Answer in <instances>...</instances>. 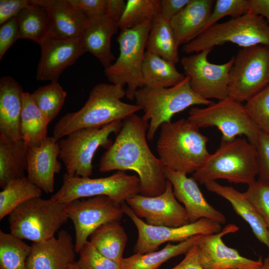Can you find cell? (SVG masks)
I'll return each mask as SVG.
<instances>
[{"label": "cell", "mask_w": 269, "mask_h": 269, "mask_svg": "<svg viewBox=\"0 0 269 269\" xmlns=\"http://www.w3.org/2000/svg\"><path fill=\"white\" fill-rule=\"evenodd\" d=\"M75 253L71 235L62 230L56 238L33 243L26 267L27 269H69L75 262Z\"/></svg>", "instance_id": "20"}, {"label": "cell", "mask_w": 269, "mask_h": 269, "mask_svg": "<svg viewBox=\"0 0 269 269\" xmlns=\"http://www.w3.org/2000/svg\"><path fill=\"white\" fill-rule=\"evenodd\" d=\"M152 22L121 30L117 38L119 56L114 63L105 68V75L112 84L127 86L126 96L130 100H134L138 89L144 87L142 66Z\"/></svg>", "instance_id": "8"}, {"label": "cell", "mask_w": 269, "mask_h": 269, "mask_svg": "<svg viewBox=\"0 0 269 269\" xmlns=\"http://www.w3.org/2000/svg\"><path fill=\"white\" fill-rule=\"evenodd\" d=\"M31 95L36 106L50 123L63 107L67 93L58 82H53L38 88Z\"/></svg>", "instance_id": "37"}, {"label": "cell", "mask_w": 269, "mask_h": 269, "mask_svg": "<svg viewBox=\"0 0 269 269\" xmlns=\"http://www.w3.org/2000/svg\"><path fill=\"white\" fill-rule=\"evenodd\" d=\"M237 226L229 224L218 233L202 235L196 245L200 263L204 269H259L262 260L245 258L238 251L225 245L223 237L239 230Z\"/></svg>", "instance_id": "17"}, {"label": "cell", "mask_w": 269, "mask_h": 269, "mask_svg": "<svg viewBox=\"0 0 269 269\" xmlns=\"http://www.w3.org/2000/svg\"><path fill=\"white\" fill-rule=\"evenodd\" d=\"M246 13L247 0H216L201 33L217 23L218 21L224 17L230 15L235 17Z\"/></svg>", "instance_id": "39"}, {"label": "cell", "mask_w": 269, "mask_h": 269, "mask_svg": "<svg viewBox=\"0 0 269 269\" xmlns=\"http://www.w3.org/2000/svg\"><path fill=\"white\" fill-rule=\"evenodd\" d=\"M80 269H122L121 264L108 259L88 241L78 253Z\"/></svg>", "instance_id": "40"}, {"label": "cell", "mask_w": 269, "mask_h": 269, "mask_svg": "<svg viewBox=\"0 0 269 269\" xmlns=\"http://www.w3.org/2000/svg\"><path fill=\"white\" fill-rule=\"evenodd\" d=\"M160 14L159 0H128L124 13L117 23L121 30L138 26Z\"/></svg>", "instance_id": "36"}, {"label": "cell", "mask_w": 269, "mask_h": 269, "mask_svg": "<svg viewBox=\"0 0 269 269\" xmlns=\"http://www.w3.org/2000/svg\"><path fill=\"white\" fill-rule=\"evenodd\" d=\"M139 177L118 171L111 176L91 178L70 176L66 173L63 176V184L51 198L67 204L81 198L106 196L122 204L140 194Z\"/></svg>", "instance_id": "10"}, {"label": "cell", "mask_w": 269, "mask_h": 269, "mask_svg": "<svg viewBox=\"0 0 269 269\" xmlns=\"http://www.w3.org/2000/svg\"><path fill=\"white\" fill-rule=\"evenodd\" d=\"M40 45L41 56L36 76L40 81L58 82L64 70L87 52L81 37H47Z\"/></svg>", "instance_id": "18"}, {"label": "cell", "mask_w": 269, "mask_h": 269, "mask_svg": "<svg viewBox=\"0 0 269 269\" xmlns=\"http://www.w3.org/2000/svg\"><path fill=\"white\" fill-rule=\"evenodd\" d=\"M31 251V246L22 239L0 231V269H27Z\"/></svg>", "instance_id": "35"}, {"label": "cell", "mask_w": 269, "mask_h": 269, "mask_svg": "<svg viewBox=\"0 0 269 269\" xmlns=\"http://www.w3.org/2000/svg\"><path fill=\"white\" fill-rule=\"evenodd\" d=\"M171 269H204L200 261L197 245L189 250L181 262Z\"/></svg>", "instance_id": "47"}, {"label": "cell", "mask_w": 269, "mask_h": 269, "mask_svg": "<svg viewBox=\"0 0 269 269\" xmlns=\"http://www.w3.org/2000/svg\"><path fill=\"white\" fill-rule=\"evenodd\" d=\"M31 3V0H0V25L16 17L20 11Z\"/></svg>", "instance_id": "45"}, {"label": "cell", "mask_w": 269, "mask_h": 269, "mask_svg": "<svg viewBox=\"0 0 269 269\" xmlns=\"http://www.w3.org/2000/svg\"><path fill=\"white\" fill-rule=\"evenodd\" d=\"M134 99L136 105L143 111V119L149 122L147 132L149 140L153 139L160 126L171 122L175 114L192 106H207L214 102L195 93L187 77L171 87L139 89L134 94Z\"/></svg>", "instance_id": "5"}, {"label": "cell", "mask_w": 269, "mask_h": 269, "mask_svg": "<svg viewBox=\"0 0 269 269\" xmlns=\"http://www.w3.org/2000/svg\"><path fill=\"white\" fill-rule=\"evenodd\" d=\"M59 153V141L53 136H47L40 145L28 148L27 177L45 193L53 192L55 175L61 169L57 159Z\"/></svg>", "instance_id": "21"}, {"label": "cell", "mask_w": 269, "mask_h": 269, "mask_svg": "<svg viewBox=\"0 0 269 269\" xmlns=\"http://www.w3.org/2000/svg\"><path fill=\"white\" fill-rule=\"evenodd\" d=\"M90 243L102 255L121 264L128 237L119 221L105 223L90 236Z\"/></svg>", "instance_id": "31"}, {"label": "cell", "mask_w": 269, "mask_h": 269, "mask_svg": "<svg viewBox=\"0 0 269 269\" xmlns=\"http://www.w3.org/2000/svg\"><path fill=\"white\" fill-rule=\"evenodd\" d=\"M144 87L168 88L176 85L185 78L175 64L146 51L142 66Z\"/></svg>", "instance_id": "29"}, {"label": "cell", "mask_w": 269, "mask_h": 269, "mask_svg": "<svg viewBox=\"0 0 269 269\" xmlns=\"http://www.w3.org/2000/svg\"><path fill=\"white\" fill-rule=\"evenodd\" d=\"M126 95L124 87L113 84L100 83L91 90L88 99L79 111L67 113L55 124L53 136L57 140L79 129L101 127L141 110L138 106L121 99Z\"/></svg>", "instance_id": "2"}, {"label": "cell", "mask_w": 269, "mask_h": 269, "mask_svg": "<svg viewBox=\"0 0 269 269\" xmlns=\"http://www.w3.org/2000/svg\"><path fill=\"white\" fill-rule=\"evenodd\" d=\"M244 107L260 132L269 134V85L246 102Z\"/></svg>", "instance_id": "38"}, {"label": "cell", "mask_w": 269, "mask_h": 269, "mask_svg": "<svg viewBox=\"0 0 269 269\" xmlns=\"http://www.w3.org/2000/svg\"><path fill=\"white\" fill-rule=\"evenodd\" d=\"M204 185L209 191L228 200L236 213L249 225L257 239L269 250V231L260 214L244 192L231 186L221 185L216 181L208 182Z\"/></svg>", "instance_id": "24"}, {"label": "cell", "mask_w": 269, "mask_h": 269, "mask_svg": "<svg viewBox=\"0 0 269 269\" xmlns=\"http://www.w3.org/2000/svg\"><path fill=\"white\" fill-rule=\"evenodd\" d=\"M258 174L256 146L246 138L236 137L222 141L192 177L200 184L225 179L249 185L256 181Z\"/></svg>", "instance_id": "4"}, {"label": "cell", "mask_w": 269, "mask_h": 269, "mask_svg": "<svg viewBox=\"0 0 269 269\" xmlns=\"http://www.w3.org/2000/svg\"><path fill=\"white\" fill-rule=\"evenodd\" d=\"M201 236H194L175 245L168 243L159 251L144 254H135L123 258L121 263L122 269H158L163 263L169 259L186 254L197 244Z\"/></svg>", "instance_id": "28"}, {"label": "cell", "mask_w": 269, "mask_h": 269, "mask_svg": "<svg viewBox=\"0 0 269 269\" xmlns=\"http://www.w3.org/2000/svg\"><path fill=\"white\" fill-rule=\"evenodd\" d=\"M179 46L170 21L157 16L152 22L146 51L176 64L179 61Z\"/></svg>", "instance_id": "30"}, {"label": "cell", "mask_w": 269, "mask_h": 269, "mask_svg": "<svg viewBox=\"0 0 269 269\" xmlns=\"http://www.w3.org/2000/svg\"><path fill=\"white\" fill-rule=\"evenodd\" d=\"M212 49L184 57L180 62L195 93L207 100L220 101L229 97V74L234 57L223 64L212 63L208 61V56Z\"/></svg>", "instance_id": "14"}, {"label": "cell", "mask_w": 269, "mask_h": 269, "mask_svg": "<svg viewBox=\"0 0 269 269\" xmlns=\"http://www.w3.org/2000/svg\"><path fill=\"white\" fill-rule=\"evenodd\" d=\"M190 0H160V15L170 21L189 2Z\"/></svg>", "instance_id": "46"}, {"label": "cell", "mask_w": 269, "mask_h": 269, "mask_svg": "<svg viewBox=\"0 0 269 269\" xmlns=\"http://www.w3.org/2000/svg\"><path fill=\"white\" fill-rule=\"evenodd\" d=\"M269 85V46L242 48L229 74V96L247 102Z\"/></svg>", "instance_id": "12"}, {"label": "cell", "mask_w": 269, "mask_h": 269, "mask_svg": "<svg viewBox=\"0 0 269 269\" xmlns=\"http://www.w3.org/2000/svg\"><path fill=\"white\" fill-rule=\"evenodd\" d=\"M259 269H269V257L265 258L263 264Z\"/></svg>", "instance_id": "50"}, {"label": "cell", "mask_w": 269, "mask_h": 269, "mask_svg": "<svg viewBox=\"0 0 269 269\" xmlns=\"http://www.w3.org/2000/svg\"><path fill=\"white\" fill-rule=\"evenodd\" d=\"M18 39H20L19 30L16 17L12 18L0 25V60Z\"/></svg>", "instance_id": "44"}, {"label": "cell", "mask_w": 269, "mask_h": 269, "mask_svg": "<svg viewBox=\"0 0 269 269\" xmlns=\"http://www.w3.org/2000/svg\"><path fill=\"white\" fill-rule=\"evenodd\" d=\"M247 13L261 16L269 24V0H247Z\"/></svg>", "instance_id": "48"}, {"label": "cell", "mask_w": 269, "mask_h": 269, "mask_svg": "<svg viewBox=\"0 0 269 269\" xmlns=\"http://www.w3.org/2000/svg\"><path fill=\"white\" fill-rule=\"evenodd\" d=\"M226 43L242 48L269 46V24L262 16L246 13L214 24L183 45L186 53H196Z\"/></svg>", "instance_id": "7"}, {"label": "cell", "mask_w": 269, "mask_h": 269, "mask_svg": "<svg viewBox=\"0 0 269 269\" xmlns=\"http://www.w3.org/2000/svg\"><path fill=\"white\" fill-rule=\"evenodd\" d=\"M47 10L49 27L47 37H82L89 20L70 0H32Z\"/></svg>", "instance_id": "22"}, {"label": "cell", "mask_w": 269, "mask_h": 269, "mask_svg": "<svg viewBox=\"0 0 269 269\" xmlns=\"http://www.w3.org/2000/svg\"><path fill=\"white\" fill-rule=\"evenodd\" d=\"M156 149L164 167L187 174L193 173L209 155L208 138L187 119L163 123Z\"/></svg>", "instance_id": "3"}, {"label": "cell", "mask_w": 269, "mask_h": 269, "mask_svg": "<svg viewBox=\"0 0 269 269\" xmlns=\"http://www.w3.org/2000/svg\"><path fill=\"white\" fill-rule=\"evenodd\" d=\"M215 2L214 0H190L170 20L179 46L188 43L201 33Z\"/></svg>", "instance_id": "25"}, {"label": "cell", "mask_w": 269, "mask_h": 269, "mask_svg": "<svg viewBox=\"0 0 269 269\" xmlns=\"http://www.w3.org/2000/svg\"><path fill=\"white\" fill-rule=\"evenodd\" d=\"M107 15L118 23L125 10L126 1L124 0H107Z\"/></svg>", "instance_id": "49"}, {"label": "cell", "mask_w": 269, "mask_h": 269, "mask_svg": "<svg viewBox=\"0 0 269 269\" xmlns=\"http://www.w3.org/2000/svg\"><path fill=\"white\" fill-rule=\"evenodd\" d=\"M119 29L118 24L107 14L89 21L82 36L87 52L94 55L105 68L115 59L111 51V39Z\"/></svg>", "instance_id": "26"}, {"label": "cell", "mask_w": 269, "mask_h": 269, "mask_svg": "<svg viewBox=\"0 0 269 269\" xmlns=\"http://www.w3.org/2000/svg\"><path fill=\"white\" fill-rule=\"evenodd\" d=\"M29 147L22 139L8 138L0 132V185L25 177Z\"/></svg>", "instance_id": "27"}, {"label": "cell", "mask_w": 269, "mask_h": 269, "mask_svg": "<svg viewBox=\"0 0 269 269\" xmlns=\"http://www.w3.org/2000/svg\"><path fill=\"white\" fill-rule=\"evenodd\" d=\"M20 38L32 40L39 45L47 38L49 27L47 10L31 0V3L16 16Z\"/></svg>", "instance_id": "33"}, {"label": "cell", "mask_w": 269, "mask_h": 269, "mask_svg": "<svg viewBox=\"0 0 269 269\" xmlns=\"http://www.w3.org/2000/svg\"><path fill=\"white\" fill-rule=\"evenodd\" d=\"M89 21L102 17L107 14V0H70Z\"/></svg>", "instance_id": "43"}, {"label": "cell", "mask_w": 269, "mask_h": 269, "mask_svg": "<svg viewBox=\"0 0 269 269\" xmlns=\"http://www.w3.org/2000/svg\"><path fill=\"white\" fill-rule=\"evenodd\" d=\"M164 173L166 179L172 185L175 197L183 205L190 223L202 218L213 220L221 225L226 222L225 215L207 202L198 182L192 177L166 167Z\"/></svg>", "instance_id": "19"}, {"label": "cell", "mask_w": 269, "mask_h": 269, "mask_svg": "<svg viewBox=\"0 0 269 269\" xmlns=\"http://www.w3.org/2000/svg\"><path fill=\"white\" fill-rule=\"evenodd\" d=\"M123 121L101 127L79 129L59 140V158L70 176L89 177L93 173L92 160L100 147L107 149L113 142L109 138L120 131Z\"/></svg>", "instance_id": "9"}, {"label": "cell", "mask_w": 269, "mask_h": 269, "mask_svg": "<svg viewBox=\"0 0 269 269\" xmlns=\"http://www.w3.org/2000/svg\"><path fill=\"white\" fill-rule=\"evenodd\" d=\"M47 122L31 93L24 92L20 121L21 138L29 147L40 145L47 137Z\"/></svg>", "instance_id": "32"}, {"label": "cell", "mask_w": 269, "mask_h": 269, "mask_svg": "<svg viewBox=\"0 0 269 269\" xmlns=\"http://www.w3.org/2000/svg\"><path fill=\"white\" fill-rule=\"evenodd\" d=\"M148 128V122L135 114L125 118L115 140L101 156L99 170L134 171L140 180V194L152 197L165 190L167 179L164 167L147 144Z\"/></svg>", "instance_id": "1"}, {"label": "cell", "mask_w": 269, "mask_h": 269, "mask_svg": "<svg viewBox=\"0 0 269 269\" xmlns=\"http://www.w3.org/2000/svg\"><path fill=\"white\" fill-rule=\"evenodd\" d=\"M69 269H80V268L79 267L77 263V262H75L74 263H73L71 266L70 267V268H69Z\"/></svg>", "instance_id": "51"}, {"label": "cell", "mask_w": 269, "mask_h": 269, "mask_svg": "<svg viewBox=\"0 0 269 269\" xmlns=\"http://www.w3.org/2000/svg\"><path fill=\"white\" fill-rule=\"evenodd\" d=\"M121 206L124 213L131 219L137 230V239L134 249L135 254H147L155 251L166 242L180 243L194 236L215 234L222 230L221 224L207 218L177 227L150 225L138 217L126 202Z\"/></svg>", "instance_id": "13"}, {"label": "cell", "mask_w": 269, "mask_h": 269, "mask_svg": "<svg viewBox=\"0 0 269 269\" xmlns=\"http://www.w3.org/2000/svg\"><path fill=\"white\" fill-rule=\"evenodd\" d=\"M65 211L74 226L76 253L79 252L99 227L108 222L119 221L124 214L121 204L106 196L74 200L66 204Z\"/></svg>", "instance_id": "15"}, {"label": "cell", "mask_w": 269, "mask_h": 269, "mask_svg": "<svg viewBox=\"0 0 269 269\" xmlns=\"http://www.w3.org/2000/svg\"><path fill=\"white\" fill-rule=\"evenodd\" d=\"M187 119L198 128L216 127L222 141L232 140L244 135L256 145L261 132L252 121L244 105L231 97L220 100L205 108H191Z\"/></svg>", "instance_id": "11"}, {"label": "cell", "mask_w": 269, "mask_h": 269, "mask_svg": "<svg viewBox=\"0 0 269 269\" xmlns=\"http://www.w3.org/2000/svg\"><path fill=\"white\" fill-rule=\"evenodd\" d=\"M256 146L258 179L269 185V134L261 132Z\"/></svg>", "instance_id": "42"}, {"label": "cell", "mask_w": 269, "mask_h": 269, "mask_svg": "<svg viewBox=\"0 0 269 269\" xmlns=\"http://www.w3.org/2000/svg\"><path fill=\"white\" fill-rule=\"evenodd\" d=\"M65 209L66 204L51 198H31L8 215L10 233L33 243L50 239L69 219Z\"/></svg>", "instance_id": "6"}, {"label": "cell", "mask_w": 269, "mask_h": 269, "mask_svg": "<svg viewBox=\"0 0 269 269\" xmlns=\"http://www.w3.org/2000/svg\"><path fill=\"white\" fill-rule=\"evenodd\" d=\"M244 193L256 208L269 231V185L258 179L249 185Z\"/></svg>", "instance_id": "41"}, {"label": "cell", "mask_w": 269, "mask_h": 269, "mask_svg": "<svg viewBox=\"0 0 269 269\" xmlns=\"http://www.w3.org/2000/svg\"><path fill=\"white\" fill-rule=\"evenodd\" d=\"M24 92L10 76L0 79V132L9 138H21L20 121Z\"/></svg>", "instance_id": "23"}, {"label": "cell", "mask_w": 269, "mask_h": 269, "mask_svg": "<svg viewBox=\"0 0 269 269\" xmlns=\"http://www.w3.org/2000/svg\"><path fill=\"white\" fill-rule=\"evenodd\" d=\"M126 202L138 217L145 219L150 225L177 227L190 223L186 210L175 197L168 180L161 194L152 197L139 194Z\"/></svg>", "instance_id": "16"}, {"label": "cell", "mask_w": 269, "mask_h": 269, "mask_svg": "<svg viewBox=\"0 0 269 269\" xmlns=\"http://www.w3.org/2000/svg\"><path fill=\"white\" fill-rule=\"evenodd\" d=\"M42 191L27 177L9 182L0 192V220L26 201L41 197Z\"/></svg>", "instance_id": "34"}]
</instances>
